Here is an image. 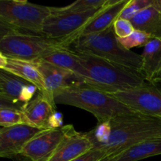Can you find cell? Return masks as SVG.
Returning a JSON list of instances; mask_svg holds the SVG:
<instances>
[{
	"label": "cell",
	"mask_w": 161,
	"mask_h": 161,
	"mask_svg": "<svg viewBox=\"0 0 161 161\" xmlns=\"http://www.w3.org/2000/svg\"><path fill=\"white\" fill-rule=\"evenodd\" d=\"M157 155H161V138L138 143L110 159L112 161H138Z\"/></svg>",
	"instance_id": "obj_18"
},
{
	"label": "cell",
	"mask_w": 161,
	"mask_h": 161,
	"mask_svg": "<svg viewBox=\"0 0 161 161\" xmlns=\"http://www.w3.org/2000/svg\"><path fill=\"white\" fill-rule=\"evenodd\" d=\"M159 82H161V71L159 72L158 74H157V75H156L155 77H154L153 80L152 82H151V83H153V84H155V83H159Z\"/></svg>",
	"instance_id": "obj_32"
},
{
	"label": "cell",
	"mask_w": 161,
	"mask_h": 161,
	"mask_svg": "<svg viewBox=\"0 0 161 161\" xmlns=\"http://www.w3.org/2000/svg\"><path fill=\"white\" fill-rule=\"evenodd\" d=\"M111 135L96 147L113 157L135 145L161 138V118L133 113L120 115L110 120Z\"/></svg>",
	"instance_id": "obj_1"
},
{
	"label": "cell",
	"mask_w": 161,
	"mask_h": 161,
	"mask_svg": "<svg viewBox=\"0 0 161 161\" xmlns=\"http://www.w3.org/2000/svg\"><path fill=\"white\" fill-rule=\"evenodd\" d=\"M20 32L18 30L11 25H9L8 22L3 20L0 17V41L8 35L13 34V33Z\"/></svg>",
	"instance_id": "obj_28"
},
{
	"label": "cell",
	"mask_w": 161,
	"mask_h": 161,
	"mask_svg": "<svg viewBox=\"0 0 161 161\" xmlns=\"http://www.w3.org/2000/svg\"><path fill=\"white\" fill-rule=\"evenodd\" d=\"M113 26L115 35L117 38L127 37L135 30L130 20L125 19L118 18L113 23Z\"/></svg>",
	"instance_id": "obj_25"
},
{
	"label": "cell",
	"mask_w": 161,
	"mask_h": 161,
	"mask_svg": "<svg viewBox=\"0 0 161 161\" xmlns=\"http://www.w3.org/2000/svg\"><path fill=\"white\" fill-rule=\"evenodd\" d=\"M152 5L161 13V0H153Z\"/></svg>",
	"instance_id": "obj_31"
},
{
	"label": "cell",
	"mask_w": 161,
	"mask_h": 161,
	"mask_svg": "<svg viewBox=\"0 0 161 161\" xmlns=\"http://www.w3.org/2000/svg\"><path fill=\"white\" fill-rule=\"evenodd\" d=\"M58 48H62L60 41L24 32L8 35L0 41V53L5 57L30 62L42 59Z\"/></svg>",
	"instance_id": "obj_5"
},
{
	"label": "cell",
	"mask_w": 161,
	"mask_h": 161,
	"mask_svg": "<svg viewBox=\"0 0 161 161\" xmlns=\"http://www.w3.org/2000/svg\"><path fill=\"white\" fill-rule=\"evenodd\" d=\"M55 105L56 104L39 92L21 109L26 119L27 125L41 130L50 129V118L56 111Z\"/></svg>",
	"instance_id": "obj_13"
},
{
	"label": "cell",
	"mask_w": 161,
	"mask_h": 161,
	"mask_svg": "<svg viewBox=\"0 0 161 161\" xmlns=\"http://www.w3.org/2000/svg\"><path fill=\"white\" fill-rule=\"evenodd\" d=\"M26 124V119L22 110L14 108L0 109V127H9L13 126Z\"/></svg>",
	"instance_id": "obj_22"
},
{
	"label": "cell",
	"mask_w": 161,
	"mask_h": 161,
	"mask_svg": "<svg viewBox=\"0 0 161 161\" xmlns=\"http://www.w3.org/2000/svg\"><path fill=\"white\" fill-rule=\"evenodd\" d=\"M50 129L61 128L63 125V115L58 111H55L50 120Z\"/></svg>",
	"instance_id": "obj_29"
},
{
	"label": "cell",
	"mask_w": 161,
	"mask_h": 161,
	"mask_svg": "<svg viewBox=\"0 0 161 161\" xmlns=\"http://www.w3.org/2000/svg\"><path fill=\"white\" fill-rule=\"evenodd\" d=\"M64 138L48 161H71L94 148L85 133L76 131L72 125H64Z\"/></svg>",
	"instance_id": "obj_12"
},
{
	"label": "cell",
	"mask_w": 161,
	"mask_h": 161,
	"mask_svg": "<svg viewBox=\"0 0 161 161\" xmlns=\"http://www.w3.org/2000/svg\"><path fill=\"white\" fill-rule=\"evenodd\" d=\"M24 106H25V104L17 102L3 94V93H0V109L5 108H14L21 110Z\"/></svg>",
	"instance_id": "obj_27"
},
{
	"label": "cell",
	"mask_w": 161,
	"mask_h": 161,
	"mask_svg": "<svg viewBox=\"0 0 161 161\" xmlns=\"http://www.w3.org/2000/svg\"><path fill=\"white\" fill-rule=\"evenodd\" d=\"M101 9L79 14L50 13L42 25V36L60 41L62 48H64L80 36L86 24L98 14Z\"/></svg>",
	"instance_id": "obj_7"
},
{
	"label": "cell",
	"mask_w": 161,
	"mask_h": 161,
	"mask_svg": "<svg viewBox=\"0 0 161 161\" xmlns=\"http://www.w3.org/2000/svg\"><path fill=\"white\" fill-rule=\"evenodd\" d=\"M43 79L46 97L55 104L53 94L58 91L75 84H83L81 79L72 72L58 67L42 59L32 61Z\"/></svg>",
	"instance_id": "obj_10"
},
{
	"label": "cell",
	"mask_w": 161,
	"mask_h": 161,
	"mask_svg": "<svg viewBox=\"0 0 161 161\" xmlns=\"http://www.w3.org/2000/svg\"><path fill=\"white\" fill-rule=\"evenodd\" d=\"M134 28L150 36L161 39V13L155 6H150L137 14L130 20Z\"/></svg>",
	"instance_id": "obj_20"
},
{
	"label": "cell",
	"mask_w": 161,
	"mask_h": 161,
	"mask_svg": "<svg viewBox=\"0 0 161 161\" xmlns=\"http://www.w3.org/2000/svg\"><path fill=\"white\" fill-rule=\"evenodd\" d=\"M128 2L129 0H107L98 14L86 24L80 35L100 32L113 26Z\"/></svg>",
	"instance_id": "obj_15"
},
{
	"label": "cell",
	"mask_w": 161,
	"mask_h": 161,
	"mask_svg": "<svg viewBox=\"0 0 161 161\" xmlns=\"http://www.w3.org/2000/svg\"><path fill=\"white\" fill-rule=\"evenodd\" d=\"M64 49L77 54L97 57L142 72V56L131 50H126L119 45L113 26L100 32L80 35L68 44Z\"/></svg>",
	"instance_id": "obj_3"
},
{
	"label": "cell",
	"mask_w": 161,
	"mask_h": 161,
	"mask_svg": "<svg viewBox=\"0 0 161 161\" xmlns=\"http://www.w3.org/2000/svg\"><path fill=\"white\" fill-rule=\"evenodd\" d=\"M101 161H112L111 159H110V157H105V158H104L103 160H102Z\"/></svg>",
	"instance_id": "obj_33"
},
{
	"label": "cell",
	"mask_w": 161,
	"mask_h": 161,
	"mask_svg": "<svg viewBox=\"0 0 161 161\" xmlns=\"http://www.w3.org/2000/svg\"><path fill=\"white\" fill-rule=\"evenodd\" d=\"M141 56L142 73L146 81L151 83L161 71V39L152 38L144 47Z\"/></svg>",
	"instance_id": "obj_19"
},
{
	"label": "cell",
	"mask_w": 161,
	"mask_h": 161,
	"mask_svg": "<svg viewBox=\"0 0 161 161\" xmlns=\"http://www.w3.org/2000/svg\"><path fill=\"white\" fill-rule=\"evenodd\" d=\"M50 7L21 0H0V17L20 32L42 36V28Z\"/></svg>",
	"instance_id": "obj_6"
},
{
	"label": "cell",
	"mask_w": 161,
	"mask_h": 161,
	"mask_svg": "<svg viewBox=\"0 0 161 161\" xmlns=\"http://www.w3.org/2000/svg\"><path fill=\"white\" fill-rule=\"evenodd\" d=\"M152 3L153 0H129L119 18L130 20L141 11L150 6Z\"/></svg>",
	"instance_id": "obj_24"
},
{
	"label": "cell",
	"mask_w": 161,
	"mask_h": 161,
	"mask_svg": "<svg viewBox=\"0 0 161 161\" xmlns=\"http://www.w3.org/2000/svg\"><path fill=\"white\" fill-rule=\"evenodd\" d=\"M77 55L87 71L83 84L94 89L114 94L138 87L146 81L142 72L91 55Z\"/></svg>",
	"instance_id": "obj_2"
},
{
	"label": "cell",
	"mask_w": 161,
	"mask_h": 161,
	"mask_svg": "<svg viewBox=\"0 0 161 161\" xmlns=\"http://www.w3.org/2000/svg\"><path fill=\"white\" fill-rule=\"evenodd\" d=\"M37 91L36 86L26 80L6 69H0V93L25 105L34 98Z\"/></svg>",
	"instance_id": "obj_14"
},
{
	"label": "cell",
	"mask_w": 161,
	"mask_h": 161,
	"mask_svg": "<svg viewBox=\"0 0 161 161\" xmlns=\"http://www.w3.org/2000/svg\"><path fill=\"white\" fill-rule=\"evenodd\" d=\"M40 130L26 124L0 127V158L20 155L27 142Z\"/></svg>",
	"instance_id": "obj_11"
},
{
	"label": "cell",
	"mask_w": 161,
	"mask_h": 161,
	"mask_svg": "<svg viewBox=\"0 0 161 161\" xmlns=\"http://www.w3.org/2000/svg\"><path fill=\"white\" fill-rule=\"evenodd\" d=\"M64 134V126L61 128L40 130L27 142L20 155L31 161H48L61 143Z\"/></svg>",
	"instance_id": "obj_9"
},
{
	"label": "cell",
	"mask_w": 161,
	"mask_h": 161,
	"mask_svg": "<svg viewBox=\"0 0 161 161\" xmlns=\"http://www.w3.org/2000/svg\"><path fill=\"white\" fill-rule=\"evenodd\" d=\"M151 39L152 37L144 31L135 29L127 37L117 38V41L121 47L126 50H130L134 47H145Z\"/></svg>",
	"instance_id": "obj_23"
},
{
	"label": "cell",
	"mask_w": 161,
	"mask_h": 161,
	"mask_svg": "<svg viewBox=\"0 0 161 161\" xmlns=\"http://www.w3.org/2000/svg\"><path fill=\"white\" fill-rule=\"evenodd\" d=\"M113 95L133 112L161 118V89L155 84L146 82L138 87Z\"/></svg>",
	"instance_id": "obj_8"
},
{
	"label": "cell",
	"mask_w": 161,
	"mask_h": 161,
	"mask_svg": "<svg viewBox=\"0 0 161 161\" xmlns=\"http://www.w3.org/2000/svg\"><path fill=\"white\" fill-rule=\"evenodd\" d=\"M42 59L74 73L81 79L83 84L87 78V71L80 61L78 55L66 49H55L46 54Z\"/></svg>",
	"instance_id": "obj_16"
},
{
	"label": "cell",
	"mask_w": 161,
	"mask_h": 161,
	"mask_svg": "<svg viewBox=\"0 0 161 161\" xmlns=\"http://www.w3.org/2000/svg\"><path fill=\"white\" fill-rule=\"evenodd\" d=\"M105 157H108L106 153L102 149L93 148L86 153L71 161H101Z\"/></svg>",
	"instance_id": "obj_26"
},
{
	"label": "cell",
	"mask_w": 161,
	"mask_h": 161,
	"mask_svg": "<svg viewBox=\"0 0 161 161\" xmlns=\"http://www.w3.org/2000/svg\"><path fill=\"white\" fill-rule=\"evenodd\" d=\"M7 64V58L0 53V69H4Z\"/></svg>",
	"instance_id": "obj_30"
},
{
	"label": "cell",
	"mask_w": 161,
	"mask_h": 161,
	"mask_svg": "<svg viewBox=\"0 0 161 161\" xmlns=\"http://www.w3.org/2000/svg\"><path fill=\"white\" fill-rule=\"evenodd\" d=\"M4 69L36 86L39 92L46 95L47 91L43 79L32 62L7 58V64Z\"/></svg>",
	"instance_id": "obj_17"
},
{
	"label": "cell",
	"mask_w": 161,
	"mask_h": 161,
	"mask_svg": "<svg viewBox=\"0 0 161 161\" xmlns=\"http://www.w3.org/2000/svg\"><path fill=\"white\" fill-rule=\"evenodd\" d=\"M55 104L71 105L86 110L94 116L97 124L111 120L118 116L133 113L113 94L84 84H75L53 94Z\"/></svg>",
	"instance_id": "obj_4"
},
{
	"label": "cell",
	"mask_w": 161,
	"mask_h": 161,
	"mask_svg": "<svg viewBox=\"0 0 161 161\" xmlns=\"http://www.w3.org/2000/svg\"><path fill=\"white\" fill-rule=\"evenodd\" d=\"M107 0H78L64 7H50L51 13L55 14H79L93 9H101Z\"/></svg>",
	"instance_id": "obj_21"
}]
</instances>
